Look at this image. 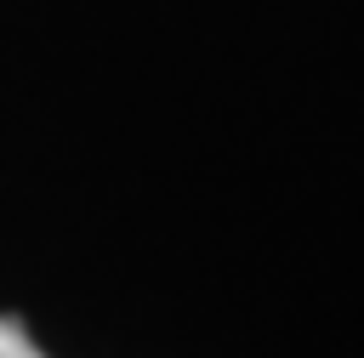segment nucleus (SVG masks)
<instances>
[{
    "mask_svg": "<svg viewBox=\"0 0 364 358\" xmlns=\"http://www.w3.org/2000/svg\"><path fill=\"white\" fill-rule=\"evenodd\" d=\"M0 358H46L28 335H23V324H11V318H0Z\"/></svg>",
    "mask_w": 364,
    "mask_h": 358,
    "instance_id": "nucleus-1",
    "label": "nucleus"
}]
</instances>
